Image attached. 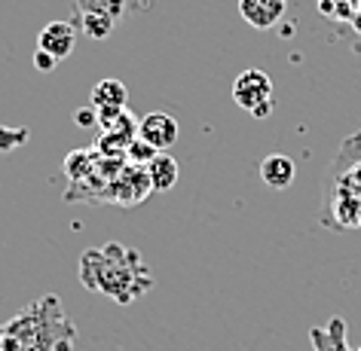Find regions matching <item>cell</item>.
I'll return each mask as SVG.
<instances>
[{"mask_svg": "<svg viewBox=\"0 0 361 351\" xmlns=\"http://www.w3.org/2000/svg\"><path fill=\"white\" fill-rule=\"evenodd\" d=\"M150 193H153V186H150L147 168L126 162V165L114 174V181L107 184L102 202H114V205H123V208H132V205H138V202L147 199Z\"/></svg>", "mask_w": 361, "mask_h": 351, "instance_id": "4", "label": "cell"}, {"mask_svg": "<svg viewBox=\"0 0 361 351\" xmlns=\"http://www.w3.org/2000/svg\"><path fill=\"white\" fill-rule=\"evenodd\" d=\"M77 34L80 31H77L74 22H49L47 28L40 31V37H37V49L49 52L56 61H61V58H68L71 52H74Z\"/></svg>", "mask_w": 361, "mask_h": 351, "instance_id": "6", "label": "cell"}, {"mask_svg": "<svg viewBox=\"0 0 361 351\" xmlns=\"http://www.w3.org/2000/svg\"><path fill=\"white\" fill-rule=\"evenodd\" d=\"M147 177L153 193H169L178 184V162L169 153H157V159L147 162Z\"/></svg>", "mask_w": 361, "mask_h": 351, "instance_id": "11", "label": "cell"}, {"mask_svg": "<svg viewBox=\"0 0 361 351\" xmlns=\"http://www.w3.org/2000/svg\"><path fill=\"white\" fill-rule=\"evenodd\" d=\"M153 159H157V150H153L147 141H141V138H135L129 143V150H126V162H132V165L147 168V162H153Z\"/></svg>", "mask_w": 361, "mask_h": 351, "instance_id": "14", "label": "cell"}, {"mask_svg": "<svg viewBox=\"0 0 361 351\" xmlns=\"http://www.w3.org/2000/svg\"><path fill=\"white\" fill-rule=\"evenodd\" d=\"M74 345L77 324L56 293L34 300L0 327V351H74Z\"/></svg>", "mask_w": 361, "mask_h": 351, "instance_id": "2", "label": "cell"}, {"mask_svg": "<svg viewBox=\"0 0 361 351\" xmlns=\"http://www.w3.org/2000/svg\"><path fill=\"white\" fill-rule=\"evenodd\" d=\"M358 351H361V348H358Z\"/></svg>", "mask_w": 361, "mask_h": 351, "instance_id": "18", "label": "cell"}, {"mask_svg": "<svg viewBox=\"0 0 361 351\" xmlns=\"http://www.w3.org/2000/svg\"><path fill=\"white\" fill-rule=\"evenodd\" d=\"M294 177H297V165L285 153H273V156H267L260 162V181L267 186H273V190H288L294 184Z\"/></svg>", "mask_w": 361, "mask_h": 351, "instance_id": "9", "label": "cell"}, {"mask_svg": "<svg viewBox=\"0 0 361 351\" xmlns=\"http://www.w3.org/2000/svg\"><path fill=\"white\" fill-rule=\"evenodd\" d=\"M233 101L242 110L251 113L255 120H267L276 107V95H273V79L267 70L260 68H248L233 79Z\"/></svg>", "mask_w": 361, "mask_h": 351, "instance_id": "3", "label": "cell"}, {"mask_svg": "<svg viewBox=\"0 0 361 351\" xmlns=\"http://www.w3.org/2000/svg\"><path fill=\"white\" fill-rule=\"evenodd\" d=\"M28 141V129H4L0 125V150H13Z\"/></svg>", "mask_w": 361, "mask_h": 351, "instance_id": "15", "label": "cell"}, {"mask_svg": "<svg viewBox=\"0 0 361 351\" xmlns=\"http://www.w3.org/2000/svg\"><path fill=\"white\" fill-rule=\"evenodd\" d=\"M129 101V89H126L120 79H102L92 89V107L95 110H104V107H126Z\"/></svg>", "mask_w": 361, "mask_h": 351, "instance_id": "12", "label": "cell"}, {"mask_svg": "<svg viewBox=\"0 0 361 351\" xmlns=\"http://www.w3.org/2000/svg\"><path fill=\"white\" fill-rule=\"evenodd\" d=\"M178 120L166 110H153L147 116H141L138 120V138L147 141L157 153H166L171 143L178 141Z\"/></svg>", "mask_w": 361, "mask_h": 351, "instance_id": "5", "label": "cell"}, {"mask_svg": "<svg viewBox=\"0 0 361 351\" xmlns=\"http://www.w3.org/2000/svg\"><path fill=\"white\" fill-rule=\"evenodd\" d=\"M34 65H37V70H43V74H49V70H56V65H59V61L52 58L49 52L37 49V52H34Z\"/></svg>", "mask_w": 361, "mask_h": 351, "instance_id": "17", "label": "cell"}, {"mask_svg": "<svg viewBox=\"0 0 361 351\" xmlns=\"http://www.w3.org/2000/svg\"><path fill=\"white\" fill-rule=\"evenodd\" d=\"M74 122L80 125V129H92V125H98V110L95 107H80V110L74 113Z\"/></svg>", "mask_w": 361, "mask_h": 351, "instance_id": "16", "label": "cell"}, {"mask_svg": "<svg viewBox=\"0 0 361 351\" xmlns=\"http://www.w3.org/2000/svg\"><path fill=\"white\" fill-rule=\"evenodd\" d=\"M74 25H77V31L89 34L92 40H104L107 34L116 28V22L111 19V15H98V13H92V15H80V19H74Z\"/></svg>", "mask_w": 361, "mask_h": 351, "instance_id": "13", "label": "cell"}, {"mask_svg": "<svg viewBox=\"0 0 361 351\" xmlns=\"http://www.w3.org/2000/svg\"><path fill=\"white\" fill-rule=\"evenodd\" d=\"M150 0H74V19L80 15H111L114 22L126 19L129 13H138V10H147Z\"/></svg>", "mask_w": 361, "mask_h": 351, "instance_id": "8", "label": "cell"}, {"mask_svg": "<svg viewBox=\"0 0 361 351\" xmlns=\"http://www.w3.org/2000/svg\"><path fill=\"white\" fill-rule=\"evenodd\" d=\"M77 278L89 293H102L107 300L129 305L153 287V275L141 254L120 241H107L102 248H89L80 257Z\"/></svg>", "mask_w": 361, "mask_h": 351, "instance_id": "1", "label": "cell"}, {"mask_svg": "<svg viewBox=\"0 0 361 351\" xmlns=\"http://www.w3.org/2000/svg\"><path fill=\"white\" fill-rule=\"evenodd\" d=\"M310 342L315 351H352L349 348V339H346V321L340 318H331L324 327H312L310 330Z\"/></svg>", "mask_w": 361, "mask_h": 351, "instance_id": "10", "label": "cell"}, {"mask_svg": "<svg viewBox=\"0 0 361 351\" xmlns=\"http://www.w3.org/2000/svg\"><path fill=\"white\" fill-rule=\"evenodd\" d=\"M285 10H288V0H239V15L257 31L276 28L282 22Z\"/></svg>", "mask_w": 361, "mask_h": 351, "instance_id": "7", "label": "cell"}]
</instances>
